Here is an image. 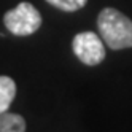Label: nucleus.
Here are the masks:
<instances>
[{
  "label": "nucleus",
  "mask_w": 132,
  "mask_h": 132,
  "mask_svg": "<svg viewBox=\"0 0 132 132\" xmlns=\"http://www.w3.org/2000/svg\"><path fill=\"white\" fill-rule=\"evenodd\" d=\"M3 24L13 35L18 37L32 35L40 29L42 14L32 3L22 2L16 8L3 14Z\"/></svg>",
  "instance_id": "obj_2"
},
{
  "label": "nucleus",
  "mask_w": 132,
  "mask_h": 132,
  "mask_svg": "<svg viewBox=\"0 0 132 132\" xmlns=\"http://www.w3.org/2000/svg\"><path fill=\"white\" fill-rule=\"evenodd\" d=\"M72 48L75 56L86 65H97L105 59V46L94 32H80L73 37Z\"/></svg>",
  "instance_id": "obj_3"
},
{
  "label": "nucleus",
  "mask_w": 132,
  "mask_h": 132,
  "mask_svg": "<svg viewBox=\"0 0 132 132\" xmlns=\"http://www.w3.org/2000/svg\"><path fill=\"white\" fill-rule=\"evenodd\" d=\"M16 96V83L10 77H0V115L8 111Z\"/></svg>",
  "instance_id": "obj_4"
},
{
  "label": "nucleus",
  "mask_w": 132,
  "mask_h": 132,
  "mask_svg": "<svg viewBox=\"0 0 132 132\" xmlns=\"http://www.w3.org/2000/svg\"><path fill=\"white\" fill-rule=\"evenodd\" d=\"M102 40L111 50L132 48V21L115 8H103L97 18Z\"/></svg>",
  "instance_id": "obj_1"
},
{
  "label": "nucleus",
  "mask_w": 132,
  "mask_h": 132,
  "mask_svg": "<svg viewBox=\"0 0 132 132\" xmlns=\"http://www.w3.org/2000/svg\"><path fill=\"white\" fill-rule=\"evenodd\" d=\"M0 132H26V121L16 113H2L0 115Z\"/></svg>",
  "instance_id": "obj_5"
},
{
  "label": "nucleus",
  "mask_w": 132,
  "mask_h": 132,
  "mask_svg": "<svg viewBox=\"0 0 132 132\" xmlns=\"http://www.w3.org/2000/svg\"><path fill=\"white\" fill-rule=\"evenodd\" d=\"M50 5L59 8L62 11H67V13H72V11H78L86 5L88 0H46Z\"/></svg>",
  "instance_id": "obj_6"
}]
</instances>
